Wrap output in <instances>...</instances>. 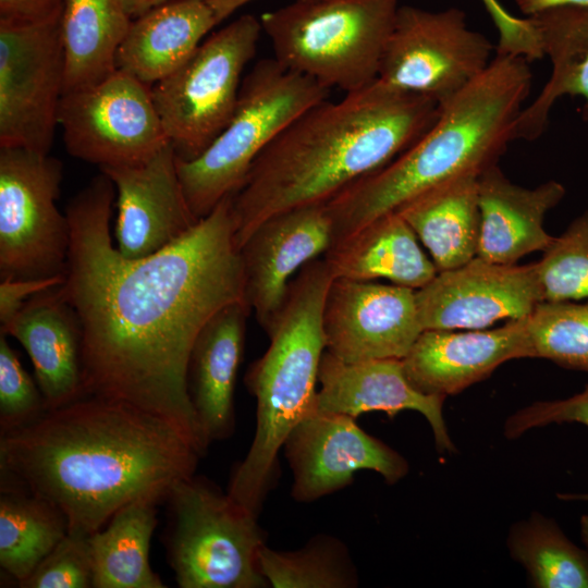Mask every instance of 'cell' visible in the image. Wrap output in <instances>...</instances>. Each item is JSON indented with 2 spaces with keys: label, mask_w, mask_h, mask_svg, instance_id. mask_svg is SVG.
Here are the masks:
<instances>
[{
  "label": "cell",
  "mask_w": 588,
  "mask_h": 588,
  "mask_svg": "<svg viewBox=\"0 0 588 588\" xmlns=\"http://www.w3.org/2000/svg\"><path fill=\"white\" fill-rule=\"evenodd\" d=\"M114 197L101 172L65 210L71 243L61 289L82 326L85 394L170 421L204 455L209 443L191 401L188 363L206 323L246 302L233 195L182 238L138 259L112 243Z\"/></svg>",
  "instance_id": "obj_1"
},
{
  "label": "cell",
  "mask_w": 588,
  "mask_h": 588,
  "mask_svg": "<svg viewBox=\"0 0 588 588\" xmlns=\"http://www.w3.org/2000/svg\"><path fill=\"white\" fill-rule=\"evenodd\" d=\"M203 455L170 421L86 395L2 433L1 479L60 510L69 531L91 535L126 504L166 500Z\"/></svg>",
  "instance_id": "obj_2"
},
{
  "label": "cell",
  "mask_w": 588,
  "mask_h": 588,
  "mask_svg": "<svg viewBox=\"0 0 588 588\" xmlns=\"http://www.w3.org/2000/svg\"><path fill=\"white\" fill-rule=\"evenodd\" d=\"M438 114L433 99L379 79L336 102L326 99L307 109L257 157L233 195L238 248L270 217L327 204L389 164Z\"/></svg>",
  "instance_id": "obj_3"
},
{
  "label": "cell",
  "mask_w": 588,
  "mask_h": 588,
  "mask_svg": "<svg viewBox=\"0 0 588 588\" xmlns=\"http://www.w3.org/2000/svg\"><path fill=\"white\" fill-rule=\"evenodd\" d=\"M529 62L497 52L480 76L439 106L434 123L408 149L328 201L332 245L439 186L497 164L516 139L532 85Z\"/></svg>",
  "instance_id": "obj_4"
},
{
  "label": "cell",
  "mask_w": 588,
  "mask_h": 588,
  "mask_svg": "<svg viewBox=\"0 0 588 588\" xmlns=\"http://www.w3.org/2000/svg\"><path fill=\"white\" fill-rule=\"evenodd\" d=\"M332 280L323 258L297 272L281 313L266 332L267 351L245 375V384L256 399V429L226 493L257 516L277 476L280 450L316 405L319 365L326 350L322 315Z\"/></svg>",
  "instance_id": "obj_5"
},
{
  "label": "cell",
  "mask_w": 588,
  "mask_h": 588,
  "mask_svg": "<svg viewBox=\"0 0 588 588\" xmlns=\"http://www.w3.org/2000/svg\"><path fill=\"white\" fill-rule=\"evenodd\" d=\"M399 2L294 0L260 23L281 65L347 94L378 79Z\"/></svg>",
  "instance_id": "obj_6"
},
{
  "label": "cell",
  "mask_w": 588,
  "mask_h": 588,
  "mask_svg": "<svg viewBox=\"0 0 588 588\" xmlns=\"http://www.w3.org/2000/svg\"><path fill=\"white\" fill-rule=\"evenodd\" d=\"M330 89L261 59L242 81L234 113L216 139L191 161L176 158L179 177L197 220L243 186L257 157L297 117L328 99Z\"/></svg>",
  "instance_id": "obj_7"
},
{
  "label": "cell",
  "mask_w": 588,
  "mask_h": 588,
  "mask_svg": "<svg viewBox=\"0 0 588 588\" xmlns=\"http://www.w3.org/2000/svg\"><path fill=\"white\" fill-rule=\"evenodd\" d=\"M168 560L181 588H262L265 534L228 493L195 475L171 489Z\"/></svg>",
  "instance_id": "obj_8"
},
{
  "label": "cell",
  "mask_w": 588,
  "mask_h": 588,
  "mask_svg": "<svg viewBox=\"0 0 588 588\" xmlns=\"http://www.w3.org/2000/svg\"><path fill=\"white\" fill-rule=\"evenodd\" d=\"M261 30L256 16L237 17L151 86L154 105L179 160L197 158L230 122L243 71L256 53Z\"/></svg>",
  "instance_id": "obj_9"
},
{
  "label": "cell",
  "mask_w": 588,
  "mask_h": 588,
  "mask_svg": "<svg viewBox=\"0 0 588 588\" xmlns=\"http://www.w3.org/2000/svg\"><path fill=\"white\" fill-rule=\"evenodd\" d=\"M62 176L57 158L0 147V279L65 275L71 229L57 206Z\"/></svg>",
  "instance_id": "obj_10"
},
{
  "label": "cell",
  "mask_w": 588,
  "mask_h": 588,
  "mask_svg": "<svg viewBox=\"0 0 588 588\" xmlns=\"http://www.w3.org/2000/svg\"><path fill=\"white\" fill-rule=\"evenodd\" d=\"M493 49L457 8L433 12L400 5L378 79L440 106L487 70Z\"/></svg>",
  "instance_id": "obj_11"
},
{
  "label": "cell",
  "mask_w": 588,
  "mask_h": 588,
  "mask_svg": "<svg viewBox=\"0 0 588 588\" xmlns=\"http://www.w3.org/2000/svg\"><path fill=\"white\" fill-rule=\"evenodd\" d=\"M58 124L68 152L99 168L145 162L170 143L151 86L121 70L64 93Z\"/></svg>",
  "instance_id": "obj_12"
},
{
  "label": "cell",
  "mask_w": 588,
  "mask_h": 588,
  "mask_svg": "<svg viewBox=\"0 0 588 588\" xmlns=\"http://www.w3.org/2000/svg\"><path fill=\"white\" fill-rule=\"evenodd\" d=\"M60 20L0 22V147L49 155L64 93Z\"/></svg>",
  "instance_id": "obj_13"
},
{
  "label": "cell",
  "mask_w": 588,
  "mask_h": 588,
  "mask_svg": "<svg viewBox=\"0 0 588 588\" xmlns=\"http://www.w3.org/2000/svg\"><path fill=\"white\" fill-rule=\"evenodd\" d=\"M283 449L293 473L292 497L299 502L347 487L359 470H373L390 485L408 473L407 461L365 432L356 418L316 405L290 432Z\"/></svg>",
  "instance_id": "obj_14"
},
{
  "label": "cell",
  "mask_w": 588,
  "mask_h": 588,
  "mask_svg": "<svg viewBox=\"0 0 588 588\" xmlns=\"http://www.w3.org/2000/svg\"><path fill=\"white\" fill-rule=\"evenodd\" d=\"M422 330H480L526 318L542 301L537 264L503 265L475 257L440 271L415 291Z\"/></svg>",
  "instance_id": "obj_15"
},
{
  "label": "cell",
  "mask_w": 588,
  "mask_h": 588,
  "mask_svg": "<svg viewBox=\"0 0 588 588\" xmlns=\"http://www.w3.org/2000/svg\"><path fill=\"white\" fill-rule=\"evenodd\" d=\"M415 291L333 278L322 315L326 351L347 363L403 359L424 331Z\"/></svg>",
  "instance_id": "obj_16"
},
{
  "label": "cell",
  "mask_w": 588,
  "mask_h": 588,
  "mask_svg": "<svg viewBox=\"0 0 588 588\" xmlns=\"http://www.w3.org/2000/svg\"><path fill=\"white\" fill-rule=\"evenodd\" d=\"M333 243L326 204L287 210L258 225L240 247L245 298L267 332L285 303L291 278Z\"/></svg>",
  "instance_id": "obj_17"
},
{
  "label": "cell",
  "mask_w": 588,
  "mask_h": 588,
  "mask_svg": "<svg viewBox=\"0 0 588 588\" xmlns=\"http://www.w3.org/2000/svg\"><path fill=\"white\" fill-rule=\"evenodd\" d=\"M100 171L115 187L117 248L125 258L152 255L182 238L199 221L187 204L170 143L145 162Z\"/></svg>",
  "instance_id": "obj_18"
},
{
  "label": "cell",
  "mask_w": 588,
  "mask_h": 588,
  "mask_svg": "<svg viewBox=\"0 0 588 588\" xmlns=\"http://www.w3.org/2000/svg\"><path fill=\"white\" fill-rule=\"evenodd\" d=\"M530 357L525 318L495 329L424 330L402 359L420 392L453 395L489 377L500 365Z\"/></svg>",
  "instance_id": "obj_19"
},
{
  "label": "cell",
  "mask_w": 588,
  "mask_h": 588,
  "mask_svg": "<svg viewBox=\"0 0 588 588\" xmlns=\"http://www.w3.org/2000/svg\"><path fill=\"white\" fill-rule=\"evenodd\" d=\"M318 383L316 407L319 411L354 418L368 412H384L393 418L402 411H415L428 420L438 451L455 452L443 417L445 396L417 390L409 382L402 359L347 363L324 351Z\"/></svg>",
  "instance_id": "obj_20"
},
{
  "label": "cell",
  "mask_w": 588,
  "mask_h": 588,
  "mask_svg": "<svg viewBox=\"0 0 588 588\" xmlns=\"http://www.w3.org/2000/svg\"><path fill=\"white\" fill-rule=\"evenodd\" d=\"M61 285L34 295L0 328V333L13 336L28 354L47 411L86 396L82 326Z\"/></svg>",
  "instance_id": "obj_21"
},
{
  "label": "cell",
  "mask_w": 588,
  "mask_h": 588,
  "mask_svg": "<svg viewBox=\"0 0 588 588\" xmlns=\"http://www.w3.org/2000/svg\"><path fill=\"white\" fill-rule=\"evenodd\" d=\"M480 236L477 257L514 265L528 254L544 252L553 241L544 217L565 196V187L550 180L536 187L511 182L498 163L478 177Z\"/></svg>",
  "instance_id": "obj_22"
},
{
  "label": "cell",
  "mask_w": 588,
  "mask_h": 588,
  "mask_svg": "<svg viewBox=\"0 0 588 588\" xmlns=\"http://www.w3.org/2000/svg\"><path fill=\"white\" fill-rule=\"evenodd\" d=\"M250 313L247 302L224 307L206 323L191 352L188 391L209 444L234 430V389Z\"/></svg>",
  "instance_id": "obj_23"
},
{
  "label": "cell",
  "mask_w": 588,
  "mask_h": 588,
  "mask_svg": "<svg viewBox=\"0 0 588 588\" xmlns=\"http://www.w3.org/2000/svg\"><path fill=\"white\" fill-rule=\"evenodd\" d=\"M219 20L208 0H170L132 20L117 69L146 85L180 69Z\"/></svg>",
  "instance_id": "obj_24"
},
{
  "label": "cell",
  "mask_w": 588,
  "mask_h": 588,
  "mask_svg": "<svg viewBox=\"0 0 588 588\" xmlns=\"http://www.w3.org/2000/svg\"><path fill=\"white\" fill-rule=\"evenodd\" d=\"M528 17L552 64L549 79L517 122L516 138L532 140L544 132L553 105L563 96L581 97L588 119V8L555 7Z\"/></svg>",
  "instance_id": "obj_25"
},
{
  "label": "cell",
  "mask_w": 588,
  "mask_h": 588,
  "mask_svg": "<svg viewBox=\"0 0 588 588\" xmlns=\"http://www.w3.org/2000/svg\"><path fill=\"white\" fill-rule=\"evenodd\" d=\"M333 278L357 281L388 279L391 283L418 290L438 270L418 244V237L400 213L382 217L324 255Z\"/></svg>",
  "instance_id": "obj_26"
},
{
  "label": "cell",
  "mask_w": 588,
  "mask_h": 588,
  "mask_svg": "<svg viewBox=\"0 0 588 588\" xmlns=\"http://www.w3.org/2000/svg\"><path fill=\"white\" fill-rule=\"evenodd\" d=\"M478 177L469 175L446 183L396 212L428 249L438 272L461 267L477 256L480 236Z\"/></svg>",
  "instance_id": "obj_27"
},
{
  "label": "cell",
  "mask_w": 588,
  "mask_h": 588,
  "mask_svg": "<svg viewBox=\"0 0 588 588\" xmlns=\"http://www.w3.org/2000/svg\"><path fill=\"white\" fill-rule=\"evenodd\" d=\"M131 23L120 0H64V93L95 85L118 70L117 53Z\"/></svg>",
  "instance_id": "obj_28"
},
{
  "label": "cell",
  "mask_w": 588,
  "mask_h": 588,
  "mask_svg": "<svg viewBox=\"0 0 588 588\" xmlns=\"http://www.w3.org/2000/svg\"><path fill=\"white\" fill-rule=\"evenodd\" d=\"M158 503L149 499L133 501L89 535L93 588L166 587L149 563Z\"/></svg>",
  "instance_id": "obj_29"
},
{
  "label": "cell",
  "mask_w": 588,
  "mask_h": 588,
  "mask_svg": "<svg viewBox=\"0 0 588 588\" xmlns=\"http://www.w3.org/2000/svg\"><path fill=\"white\" fill-rule=\"evenodd\" d=\"M64 514L46 500L1 479L0 566L17 584L66 536Z\"/></svg>",
  "instance_id": "obj_30"
},
{
  "label": "cell",
  "mask_w": 588,
  "mask_h": 588,
  "mask_svg": "<svg viewBox=\"0 0 588 588\" xmlns=\"http://www.w3.org/2000/svg\"><path fill=\"white\" fill-rule=\"evenodd\" d=\"M512 559L538 588H588V551L576 546L540 513L515 523L507 537Z\"/></svg>",
  "instance_id": "obj_31"
},
{
  "label": "cell",
  "mask_w": 588,
  "mask_h": 588,
  "mask_svg": "<svg viewBox=\"0 0 588 588\" xmlns=\"http://www.w3.org/2000/svg\"><path fill=\"white\" fill-rule=\"evenodd\" d=\"M259 571L274 588H347L357 584L345 548L335 539L318 538L302 550L260 549Z\"/></svg>",
  "instance_id": "obj_32"
},
{
  "label": "cell",
  "mask_w": 588,
  "mask_h": 588,
  "mask_svg": "<svg viewBox=\"0 0 588 588\" xmlns=\"http://www.w3.org/2000/svg\"><path fill=\"white\" fill-rule=\"evenodd\" d=\"M525 321L530 357L588 372V299L541 301Z\"/></svg>",
  "instance_id": "obj_33"
},
{
  "label": "cell",
  "mask_w": 588,
  "mask_h": 588,
  "mask_svg": "<svg viewBox=\"0 0 588 588\" xmlns=\"http://www.w3.org/2000/svg\"><path fill=\"white\" fill-rule=\"evenodd\" d=\"M536 264L542 301L588 299V210L553 238Z\"/></svg>",
  "instance_id": "obj_34"
},
{
  "label": "cell",
  "mask_w": 588,
  "mask_h": 588,
  "mask_svg": "<svg viewBox=\"0 0 588 588\" xmlns=\"http://www.w3.org/2000/svg\"><path fill=\"white\" fill-rule=\"evenodd\" d=\"M45 412V399L37 382L24 369L7 335L0 333L1 434L35 421Z\"/></svg>",
  "instance_id": "obj_35"
},
{
  "label": "cell",
  "mask_w": 588,
  "mask_h": 588,
  "mask_svg": "<svg viewBox=\"0 0 588 588\" xmlns=\"http://www.w3.org/2000/svg\"><path fill=\"white\" fill-rule=\"evenodd\" d=\"M94 571L89 535L69 531L19 586L22 588H89Z\"/></svg>",
  "instance_id": "obj_36"
},
{
  "label": "cell",
  "mask_w": 588,
  "mask_h": 588,
  "mask_svg": "<svg viewBox=\"0 0 588 588\" xmlns=\"http://www.w3.org/2000/svg\"><path fill=\"white\" fill-rule=\"evenodd\" d=\"M563 422H579L588 427V385L571 397L538 401L518 409L505 420L504 436L516 439L530 429Z\"/></svg>",
  "instance_id": "obj_37"
},
{
  "label": "cell",
  "mask_w": 588,
  "mask_h": 588,
  "mask_svg": "<svg viewBox=\"0 0 588 588\" xmlns=\"http://www.w3.org/2000/svg\"><path fill=\"white\" fill-rule=\"evenodd\" d=\"M65 275L38 279H0V328L8 326L34 295L59 286Z\"/></svg>",
  "instance_id": "obj_38"
},
{
  "label": "cell",
  "mask_w": 588,
  "mask_h": 588,
  "mask_svg": "<svg viewBox=\"0 0 588 588\" xmlns=\"http://www.w3.org/2000/svg\"><path fill=\"white\" fill-rule=\"evenodd\" d=\"M64 0H0V22L26 23L61 14Z\"/></svg>",
  "instance_id": "obj_39"
},
{
  "label": "cell",
  "mask_w": 588,
  "mask_h": 588,
  "mask_svg": "<svg viewBox=\"0 0 588 588\" xmlns=\"http://www.w3.org/2000/svg\"><path fill=\"white\" fill-rule=\"evenodd\" d=\"M517 8L530 16L555 7L588 8V0H515Z\"/></svg>",
  "instance_id": "obj_40"
},
{
  "label": "cell",
  "mask_w": 588,
  "mask_h": 588,
  "mask_svg": "<svg viewBox=\"0 0 588 588\" xmlns=\"http://www.w3.org/2000/svg\"><path fill=\"white\" fill-rule=\"evenodd\" d=\"M254 0H208L219 22L225 20L241 7Z\"/></svg>",
  "instance_id": "obj_41"
},
{
  "label": "cell",
  "mask_w": 588,
  "mask_h": 588,
  "mask_svg": "<svg viewBox=\"0 0 588 588\" xmlns=\"http://www.w3.org/2000/svg\"><path fill=\"white\" fill-rule=\"evenodd\" d=\"M127 14L133 19L170 0H120Z\"/></svg>",
  "instance_id": "obj_42"
},
{
  "label": "cell",
  "mask_w": 588,
  "mask_h": 588,
  "mask_svg": "<svg viewBox=\"0 0 588 588\" xmlns=\"http://www.w3.org/2000/svg\"><path fill=\"white\" fill-rule=\"evenodd\" d=\"M560 499L563 500H580V501H588V494H558ZM580 537L588 549V515H583L580 517Z\"/></svg>",
  "instance_id": "obj_43"
},
{
  "label": "cell",
  "mask_w": 588,
  "mask_h": 588,
  "mask_svg": "<svg viewBox=\"0 0 588 588\" xmlns=\"http://www.w3.org/2000/svg\"><path fill=\"white\" fill-rule=\"evenodd\" d=\"M482 2L485 3L486 9L491 16L503 10L502 5L498 2V0H482Z\"/></svg>",
  "instance_id": "obj_44"
}]
</instances>
